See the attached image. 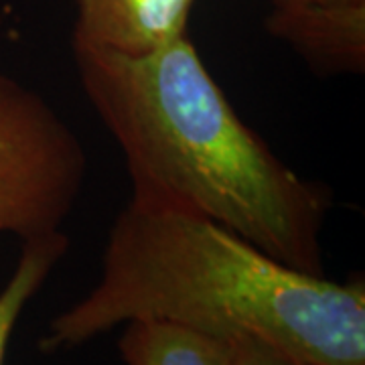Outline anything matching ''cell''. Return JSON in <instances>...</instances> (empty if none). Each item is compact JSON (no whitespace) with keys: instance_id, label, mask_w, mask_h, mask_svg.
<instances>
[{"instance_id":"6da1fadb","label":"cell","mask_w":365,"mask_h":365,"mask_svg":"<svg viewBox=\"0 0 365 365\" xmlns=\"http://www.w3.org/2000/svg\"><path fill=\"white\" fill-rule=\"evenodd\" d=\"M143 319L225 339L260 335L313 365H365L361 278L294 270L195 209L132 187L98 284L53 319L39 347L67 351Z\"/></svg>"},{"instance_id":"7a4b0ae2","label":"cell","mask_w":365,"mask_h":365,"mask_svg":"<svg viewBox=\"0 0 365 365\" xmlns=\"http://www.w3.org/2000/svg\"><path fill=\"white\" fill-rule=\"evenodd\" d=\"M79 83L132 187L179 201L294 270L325 276L331 197L237 116L187 35L146 53L73 45Z\"/></svg>"},{"instance_id":"3957f363","label":"cell","mask_w":365,"mask_h":365,"mask_svg":"<svg viewBox=\"0 0 365 365\" xmlns=\"http://www.w3.org/2000/svg\"><path fill=\"white\" fill-rule=\"evenodd\" d=\"M88 179V153L51 102L0 69V234L63 232Z\"/></svg>"},{"instance_id":"277c9868","label":"cell","mask_w":365,"mask_h":365,"mask_svg":"<svg viewBox=\"0 0 365 365\" xmlns=\"http://www.w3.org/2000/svg\"><path fill=\"white\" fill-rule=\"evenodd\" d=\"M266 26L314 69L364 71L365 0H272Z\"/></svg>"},{"instance_id":"5b68a950","label":"cell","mask_w":365,"mask_h":365,"mask_svg":"<svg viewBox=\"0 0 365 365\" xmlns=\"http://www.w3.org/2000/svg\"><path fill=\"white\" fill-rule=\"evenodd\" d=\"M195 0H76L73 45L146 53L185 35Z\"/></svg>"},{"instance_id":"8992f818","label":"cell","mask_w":365,"mask_h":365,"mask_svg":"<svg viewBox=\"0 0 365 365\" xmlns=\"http://www.w3.org/2000/svg\"><path fill=\"white\" fill-rule=\"evenodd\" d=\"M118 339L124 365H230V339L169 321H128Z\"/></svg>"},{"instance_id":"52a82bcc","label":"cell","mask_w":365,"mask_h":365,"mask_svg":"<svg viewBox=\"0 0 365 365\" xmlns=\"http://www.w3.org/2000/svg\"><path fill=\"white\" fill-rule=\"evenodd\" d=\"M67 250L69 237L63 232L37 235L23 242L13 274L0 290V365H4L9 343L25 307L35 299Z\"/></svg>"},{"instance_id":"ba28073f","label":"cell","mask_w":365,"mask_h":365,"mask_svg":"<svg viewBox=\"0 0 365 365\" xmlns=\"http://www.w3.org/2000/svg\"><path fill=\"white\" fill-rule=\"evenodd\" d=\"M230 365H313L260 335L240 333L230 337Z\"/></svg>"}]
</instances>
